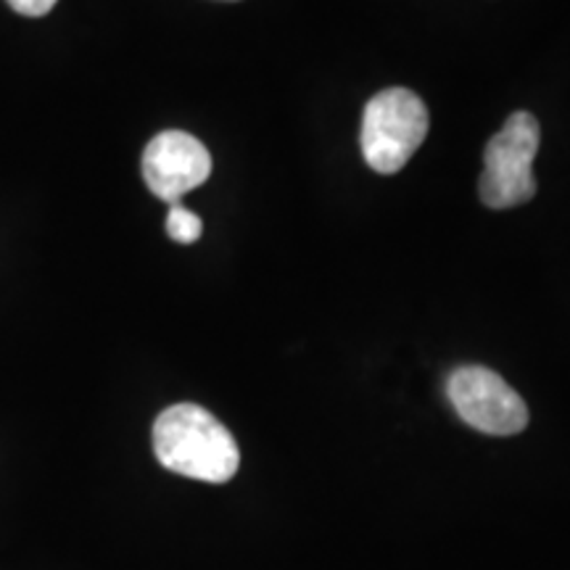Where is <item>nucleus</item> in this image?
<instances>
[{"label":"nucleus","instance_id":"7","mask_svg":"<svg viewBox=\"0 0 570 570\" xmlns=\"http://www.w3.org/2000/svg\"><path fill=\"white\" fill-rule=\"evenodd\" d=\"M6 3L11 6L13 11L21 13V17H46V13H51V9L59 0H6Z\"/></svg>","mask_w":570,"mask_h":570},{"label":"nucleus","instance_id":"2","mask_svg":"<svg viewBox=\"0 0 570 570\" xmlns=\"http://www.w3.org/2000/svg\"><path fill=\"white\" fill-rule=\"evenodd\" d=\"M428 127V109L415 92L407 88L377 92L362 114V156L375 173L394 175L423 146Z\"/></svg>","mask_w":570,"mask_h":570},{"label":"nucleus","instance_id":"5","mask_svg":"<svg viewBox=\"0 0 570 570\" xmlns=\"http://www.w3.org/2000/svg\"><path fill=\"white\" fill-rule=\"evenodd\" d=\"M212 175V154L194 135L183 130L159 132L142 151V180L148 190L167 204L180 198Z\"/></svg>","mask_w":570,"mask_h":570},{"label":"nucleus","instance_id":"6","mask_svg":"<svg viewBox=\"0 0 570 570\" xmlns=\"http://www.w3.org/2000/svg\"><path fill=\"white\" fill-rule=\"evenodd\" d=\"M204 233V223L198 214L185 209L183 204H169L167 214V235L175 240V244H196Z\"/></svg>","mask_w":570,"mask_h":570},{"label":"nucleus","instance_id":"1","mask_svg":"<svg viewBox=\"0 0 570 570\" xmlns=\"http://www.w3.org/2000/svg\"><path fill=\"white\" fill-rule=\"evenodd\" d=\"M154 452L161 468L204 483H227L240 468L233 433L209 410L190 402L173 404L156 417Z\"/></svg>","mask_w":570,"mask_h":570},{"label":"nucleus","instance_id":"4","mask_svg":"<svg viewBox=\"0 0 570 570\" xmlns=\"http://www.w3.org/2000/svg\"><path fill=\"white\" fill-rule=\"evenodd\" d=\"M446 396L462 423L489 436H515L529 425V407L494 370L465 365L446 377Z\"/></svg>","mask_w":570,"mask_h":570},{"label":"nucleus","instance_id":"3","mask_svg":"<svg viewBox=\"0 0 570 570\" xmlns=\"http://www.w3.org/2000/svg\"><path fill=\"white\" fill-rule=\"evenodd\" d=\"M539 122L529 111L510 114L502 130L487 142L479 194L489 209H512L537 196L533 159L539 154Z\"/></svg>","mask_w":570,"mask_h":570}]
</instances>
